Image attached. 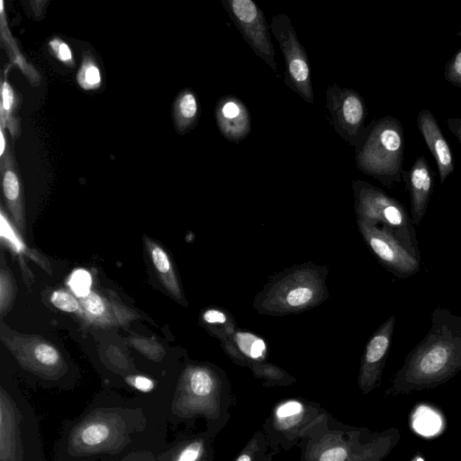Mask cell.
Segmentation results:
<instances>
[{"label":"cell","mask_w":461,"mask_h":461,"mask_svg":"<svg viewBox=\"0 0 461 461\" xmlns=\"http://www.w3.org/2000/svg\"><path fill=\"white\" fill-rule=\"evenodd\" d=\"M167 407L140 395L104 391L67 421L55 457L73 461H119L131 454L162 453L167 447Z\"/></svg>","instance_id":"obj_1"},{"label":"cell","mask_w":461,"mask_h":461,"mask_svg":"<svg viewBox=\"0 0 461 461\" xmlns=\"http://www.w3.org/2000/svg\"><path fill=\"white\" fill-rule=\"evenodd\" d=\"M461 371V316L437 306L426 336L409 352L385 396L434 389Z\"/></svg>","instance_id":"obj_2"},{"label":"cell","mask_w":461,"mask_h":461,"mask_svg":"<svg viewBox=\"0 0 461 461\" xmlns=\"http://www.w3.org/2000/svg\"><path fill=\"white\" fill-rule=\"evenodd\" d=\"M235 397L224 370L211 363L189 362L178 373L168 406V422L191 429L197 419L214 438L230 417Z\"/></svg>","instance_id":"obj_3"},{"label":"cell","mask_w":461,"mask_h":461,"mask_svg":"<svg viewBox=\"0 0 461 461\" xmlns=\"http://www.w3.org/2000/svg\"><path fill=\"white\" fill-rule=\"evenodd\" d=\"M399 439L396 428L373 431L344 424L328 413L298 444V461H384Z\"/></svg>","instance_id":"obj_4"},{"label":"cell","mask_w":461,"mask_h":461,"mask_svg":"<svg viewBox=\"0 0 461 461\" xmlns=\"http://www.w3.org/2000/svg\"><path fill=\"white\" fill-rule=\"evenodd\" d=\"M329 268L308 262L287 268L272 278L255 296L259 314L280 316L316 307L329 297Z\"/></svg>","instance_id":"obj_5"},{"label":"cell","mask_w":461,"mask_h":461,"mask_svg":"<svg viewBox=\"0 0 461 461\" xmlns=\"http://www.w3.org/2000/svg\"><path fill=\"white\" fill-rule=\"evenodd\" d=\"M0 461H45L36 412L14 384L0 383Z\"/></svg>","instance_id":"obj_6"},{"label":"cell","mask_w":461,"mask_h":461,"mask_svg":"<svg viewBox=\"0 0 461 461\" xmlns=\"http://www.w3.org/2000/svg\"><path fill=\"white\" fill-rule=\"evenodd\" d=\"M404 134L401 122L387 115L364 128L356 144L357 167L384 185L400 182L403 173Z\"/></svg>","instance_id":"obj_7"},{"label":"cell","mask_w":461,"mask_h":461,"mask_svg":"<svg viewBox=\"0 0 461 461\" xmlns=\"http://www.w3.org/2000/svg\"><path fill=\"white\" fill-rule=\"evenodd\" d=\"M352 188L357 219L384 227L412 256L420 260L415 226L405 206L364 180H354Z\"/></svg>","instance_id":"obj_8"},{"label":"cell","mask_w":461,"mask_h":461,"mask_svg":"<svg viewBox=\"0 0 461 461\" xmlns=\"http://www.w3.org/2000/svg\"><path fill=\"white\" fill-rule=\"evenodd\" d=\"M328 411L319 403L303 398L282 399L272 407L261 425L269 445L276 450H289L309 436Z\"/></svg>","instance_id":"obj_9"},{"label":"cell","mask_w":461,"mask_h":461,"mask_svg":"<svg viewBox=\"0 0 461 461\" xmlns=\"http://www.w3.org/2000/svg\"><path fill=\"white\" fill-rule=\"evenodd\" d=\"M2 340L19 366L46 387L67 388L69 366L59 350L35 336L5 335Z\"/></svg>","instance_id":"obj_10"},{"label":"cell","mask_w":461,"mask_h":461,"mask_svg":"<svg viewBox=\"0 0 461 461\" xmlns=\"http://www.w3.org/2000/svg\"><path fill=\"white\" fill-rule=\"evenodd\" d=\"M270 30L278 42L285 59V84L303 101L313 104L314 95L308 55L297 38L289 16L285 14L274 15Z\"/></svg>","instance_id":"obj_11"},{"label":"cell","mask_w":461,"mask_h":461,"mask_svg":"<svg viewBox=\"0 0 461 461\" xmlns=\"http://www.w3.org/2000/svg\"><path fill=\"white\" fill-rule=\"evenodd\" d=\"M221 2L230 21L253 52L278 75L275 48L261 8L252 0H221Z\"/></svg>","instance_id":"obj_12"},{"label":"cell","mask_w":461,"mask_h":461,"mask_svg":"<svg viewBox=\"0 0 461 461\" xmlns=\"http://www.w3.org/2000/svg\"><path fill=\"white\" fill-rule=\"evenodd\" d=\"M357 229L370 250L389 272L407 278L420 271V260L412 256L384 227L357 219Z\"/></svg>","instance_id":"obj_13"},{"label":"cell","mask_w":461,"mask_h":461,"mask_svg":"<svg viewBox=\"0 0 461 461\" xmlns=\"http://www.w3.org/2000/svg\"><path fill=\"white\" fill-rule=\"evenodd\" d=\"M326 107L335 131L350 146H356L365 126L366 105L361 95L338 84L328 86Z\"/></svg>","instance_id":"obj_14"},{"label":"cell","mask_w":461,"mask_h":461,"mask_svg":"<svg viewBox=\"0 0 461 461\" xmlns=\"http://www.w3.org/2000/svg\"><path fill=\"white\" fill-rule=\"evenodd\" d=\"M395 322L396 317L393 314L379 326L366 345L357 376V385L363 395L368 394L381 384Z\"/></svg>","instance_id":"obj_15"},{"label":"cell","mask_w":461,"mask_h":461,"mask_svg":"<svg viewBox=\"0 0 461 461\" xmlns=\"http://www.w3.org/2000/svg\"><path fill=\"white\" fill-rule=\"evenodd\" d=\"M217 127L232 142L246 139L251 131L250 113L240 98L227 95L218 100L214 109Z\"/></svg>","instance_id":"obj_16"},{"label":"cell","mask_w":461,"mask_h":461,"mask_svg":"<svg viewBox=\"0 0 461 461\" xmlns=\"http://www.w3.org/2000/svg\"><path fill=\"white\" fill-rule=\"evenodd\" d=\"M402 176L410 193L411 219L414 226H418L423 219L433 192V175L427 159L418 157L411 168Z\"/></svg>","instance_id":"obj_17"},{"label":"cell","mask_w":461,"mask_h":461,"mask_svg":"<svg viewBox=\"0 0 461 461\" xmlns=\"http://www.w3.org/2000/svg\"><path fill=\"white\" fill-rule=\"evenodd\" d=\"M418 128L434 158L439 173L440 184L454 171V159L447 140L434 115L429 110H421L417 116Z\"/></svg>","instance_id":"obj_18"},{"label":"cell","mask_w":461,"mask_h":461,"mask_svg":"<svg viewBox=\"0 0 461 461\" xmlns=\"http://www.w3.org/2000/svg\"><path fill=\"white\" fill-rule=\"evenodd\" d=\"M213 439L206 429L198 432L184 431L157 456L158 461H203L214 452Z\"/></svg>","instance_id":"obj_19"},{"label":"cell","mask_w":461,"mask_h":461,"mask_svg":"<svg viewBox=\"0 0 461 461\" xmlns=\"http://www.w3.org/2000/svg\"><path fill=\"white\" fill-rule=\"evenodd\" d=\"M79 303L81 315L95 325H121L136 318L131 309L96 292L91 291L88 295L80 298Z\"/></svg>","instance_id":"obj_20"},{"label":"cell","mask_w":461,"mask_h":461,"mask_svg":"<svg viewBox=\"0 0 461 461\" xmlns=\"http://www.w3.org/2000/svg\"><path fill=\"white\" fill-rule=\"evenodd\" d=\"M227 356L238 366L249 367L266 362L267 346L259 336L238 330L226 340L221 342Z\"/></svg>","instance_id":"obj_21"},{"label":"cell","mask_w":461,"mask_h":461,"mask_svg":"<svg viewBox=\"0 0 461 461\" xmlns=\"http://www.w3.org/2000/svg\"><path fill=\"white\" fill-rule=\"evenodd\" d=\"M1 172L3 176V193L7 206L13 214L17 228L21 231H23L25 221L21 184L16 168L14 166V162L10 155L2 159Z\"/></svg>","instance_id":"obj_22"},{"label":"cell","mask_w":461,"mask_h":461,"mask_svg":"<svg viewBox=\"0 0 461 461\" xmlns=\"http://www.w3.org/2000/svg\"><path fill=\"white\" fill-rule=\"evenodd\" d=\"M147 250L150 256L158 279L176 300H182V291L167 252L156 242L145 238Z\"/></svg>","instance_id":"obj_23"},{"label":"cell","mask_w":461,"mask_h":461,"mask_svg":"<svg viewBox=\"0 0 461 461\" xmlns=\"http://www.w3.org/2000/svg\"><path fill=\"white\" fill-rule=\"evenodd\" d=\"M200 109L195 94L185 89L179 94L174 105V115L177 130L185 132L197 122Z\"/></svg>","instance_id":"obj_24"},{"label":"cell","mask_w":461,"mask_h":461,"mask_svg":"<svg viewBox=\"0 0 461 461\" xmlns=\"http://www.w3.org/2000/svg\"><path fill=\"white\" fill-rule=\"evenodd\" d=\"M202 321L206 329L221 342L229 339L237 330L232 316L221 308L206 309L202 313Z\"/></svg>","instance_id":"obj_25"},{"label":"cell","mask_w":461,"mask_h":461,"mask_svg":"<svg viewBox=\"0 0 461 461\" xmlns=\"http://www.w3.org/2000/svg\"><path fill=\"white\" fill-rule=\"evenodd\" d=\"M278 453L269 445L263 430L258 429L233 461H272Z\"/></svg>","instance_id":"obj_26"},{"label":"cell","mask_w":461,"mask_h":461,"mask_svg":"<svg viewBox=\"0 0 461 461\" xmlns=\"http://www.w3.org/2000/svg\"><path fill=\"white\" fill-rule=\"evenodd\" d=\"M249 368L256 378L262 380L265 387L287 386L296 383L286 370L271 363H256Z\"/></svg>","instance_id":"obj_27"},{"label":"cell","mask_w":461,"mask_h":461,"mask_svg":"<svg viewBox=\"0 0 461 461\" xmlns=\"http://www.w3.org/2000/svg\"><path fill=\"white\" fill-rule=\"evenodd\" d=\"M77 80L85 90H93L100 86L102 83L101 72L92 58H84L77 75Z\"/></svg>","instance_id":"obj_28"},{"label":"cell","mask_w":461,"mask_h":461,"mask_svg":"<svg viewBox=\"0 0 461 461\" xmlns=\"http://www.w3.org/2000/svg\"><path fill=\"white\" fill-rule=\"evenodd\" d=\"M14 297V281L8 267L2 264L0 274V311L2 315L10 310Z\"/></svg>","instance_id":"obj_29"},{"label":"cell","mask_w":461,"mask_h":461,"mask_svg":"<svg viewBox=\"0 0 461 461\" xmlns=\"http://www.w3.org/2000/svg\"><path fill=\"white\" fill-rule=\"evenodd\" d=\"M92 283L90 273L83 268L76 269L71 274L68 282L73 293L79 298L86 297L89 294Z\"/></svg>","instance_id":"obj_30"},{"label":"cell","mask_w":461,"mask_h":461,"mask_svg":"<svg viewBox=\"0 0 461 461\" xmlns=\"http://www.w3.org/2000/svg\"><path fill=\"white\" fill-rule=\"evenodd\" d=\"M14 93L9 83L5 80L2 86V104H1V124L4 125L5 121L8 122L11 132L14 129V123L11 113L14 107Z\"/></svg>","instance_id":"obj_31"},{"label":"cell","mask_w":461,"mask_h":461,"mask_svg":"<svg viewBox=\"0 0 461 461\" xmlns=\"http://www.w3.org/2000/svg\"><path fill=\"white\" fill-rule=\"evenodd\" d=\"M50 302L56 308L66 312H76L80 308L79 302L72 294L62 290L54 291Z\"/></svg>","instance_id":"obj_32"},{"label":"cell","mask_w":461,"mask_h":461,"mask_svg":"<svg viewBox=\"0 0 461 461\" xmlns=\"http://www.w3.org/2000/svg\"><path fill=\"white\" fill-rule=\"evenodd\" d=\"M445 77L454 86L461 87V49L446 64Z\"/></svg>","instance_id":"obj_33"},{"label":"cell","mask_w":461,"mask_h":461,"mask_svg":"<svg viewBox=\"0 0 461 461\" xmlns=\"http://www.w3.org/2000/svg\"><path fill=\"white\" fill-rule=\"evenodd\" d=\"M1 229L2 238L6 239L15 252L21 253L25 250L23 243L20 240L8 221H6L3 211H1Z\"/></svg>","instance_id":"obj_34"},{"label":"cell","mask_w":461,"mask_h":461,"mask_svg":"<svg viewBox=\"0 0 461 461\" xmlns=\"http://www.w3.org/2000/svg\"><path fill=\"white\" fill-rule=\"evenodd\" d=\"M49 46L59 60L70 66L74 65L73 55L67 42L59 38H54L50 41Z\"/></svg>","instance_id":"obj_35"},{"label":"cell","mask_w":461,"mask_h":461,"mask_svg":"<svg viewBox=\"0 0 461 461\" xmlns=\"http://www.w3.org/2000/svg\"><path fill=\"white\" fill-rule=\"evenodd\" d=\"M157 454L151 452H140L131 454L119 461H158ZM51 461H73L52 456Z\"/></svg>","instance_id":"obj_36"},{"label":"cell","mask_w":461,"mask_h":461,"mask_svg":"<svg viewBox=\"0 0 461 461\" xmlns=\"http://www.w3.org/2000/svg\"><path fill=\"white\" fill-rule=\"evenodd\" d=\"M447 124L461 144V118H448Z\"/></svg>","instance_id":"obj_37"},{"label":"cell","mask_w":461,"mask_h":461,"mask_svg":"<svg viewBox=\"0 0 461 461\" xmlns=\"http://www.w3.org/2000/svg\"><path fill=\"white\" fill-rule=\"evenodd\" d=\"M5 149V139L4 134V126L0 127V156L4 158V153Z\"/></svg>","instance_id":"obj_38"},{"label":"cell","mask_w":461,"mask_h":461,"mask_svg":"<svg viewBox=\"0 0 461 461\" xmlns=\"http://www.w3.org/2000/svg\"><path fill=\"white\" fill-rule=\"evenodd\" d=\"M203 461H214V452L211 453Z\"/></svg>","instance_id":"obj_39"}]
</instances>
